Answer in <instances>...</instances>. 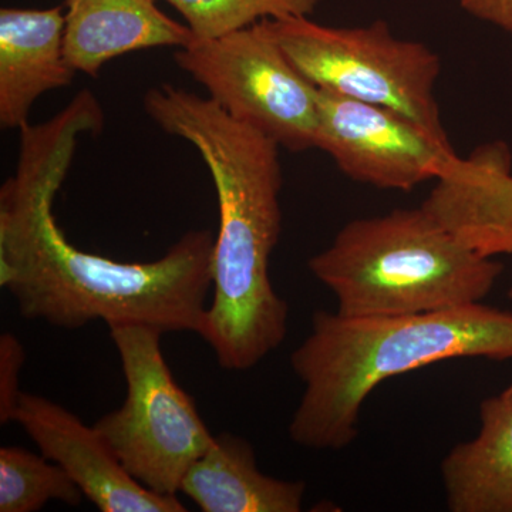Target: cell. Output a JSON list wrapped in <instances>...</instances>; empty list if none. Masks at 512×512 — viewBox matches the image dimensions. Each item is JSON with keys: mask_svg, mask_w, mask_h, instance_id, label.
I'll use <instances>...</instances> for the list:
<instances>
[{"mask_svg": "<svg viewBox=\"0 0 512 512\" xmlns=\"http://www.w3.org/2000/svg\"><path fill=\"white\" fill-rule=\"evenodd\" d=\"M103 126L100 101L82 90L52 119L19 131L18 164L0 188V286L23 318L56 328L100 319L201 336L214 234L188 231L156 261L120 262L77 248L57 225L53 204L80 137Z\"/></svg>", "mask_w": 512, "mask_h": 512, "instance_id": "6da1fadb", "label": "cell"}, {"mask_svg": "<svg viewBox=\"0 0 512 512\" xmlns=\"http://www.w3.org/2000/svg\"><path fill=\"white\" fill-rule=\"evenodd\" d=\"M143 106L164 133L195 148L214 181L220 228L201 338L222 369L245 372L278 349L288 332V303L269 275L282 232L281 147L210 97L173 84L148 90Z\"/></svg>", "mask_w": 512, "mask_h": 512, "instance_id": "7a4b0ae2", "label": "cell"}, {"mask_svg": "<svg viewBox=\"0 0 512 512\" xmlns=\"http://www.w3.org/2000/svg\"><path fill=\"white\" fill-rule=\"evenodd\" d=\"M467 357L512 359V313L481 303L372 318L315 312L308 338L291 356L305 389L289 437L309 450H342L356 439L363 403L384 380Z\"/></svg>", "mask_w": 512, "mask_h": 512, "instance_id": "3957f363", "label": "cell"}, {"mask_svg": "<svg viewBox=\"0 0 512 512\" xmlns=\"http://www.w3.org/2000/svg\"><path fill=\"white\" fill-rule=\"evenodd\" d=\"M308 266L349 318L473 305L503 274L500 262L464 244L423 204L348 222Z\"/></svg>", "mask_w": 512, "mask_h": 512, "instance_id": "277c9868", "label": "cell"}, {"mask_svg": "<svg viewBox=\"0 0 512 512\" xmlns=\"http://www.w3.org/2000/svg\"><path fill=\"white\" fill-rule=\"evenodd\" d=\"M264 23L313 86L392 110L450 144L434 92L440 57L429 46L399 39L383 20L356 28L320 25L309 16Z\"/></svg>", "mask_w": 512, "mask_h": 512, "instance_id": "5b68a950", "label": "cell"}, {"mask_svg": "<svg viewBox=\"0 0 512 512\" xmlns=\"http://www.w3.org/2000/svg\"><path fill=\"white\" fill-rule=\"evenodd\" d=\"M109 330L127 396L94 429L138 483L158 494L177 495L185 474L215 436L171 375L161 352L163 330L143 323H113Z\"/></svg>", "mask_w": 512, "mask_h": 512, "instance_id": "8992f818", "label": "cell"}, {"mask_svg": "<svg viewBox=\"0 0 512 512\" xmlns=\"http://www.w3.org/2000/svg\"><path fill=\"white\" fill-rule=\"evenodd\" d=\"M174 62L232 119L291 153L316 148L318 89L298 72L264 20L215 39H192Z\"/></svg>", "mask_w": 512, "mask_h": 512, "instance_id": "52a82bcc", "label": "cell"}, {"mask_svg": "<svg viewBox=\"0 0 512 512\" xmlns=\"http://www.w3.org/2000/svg\"><path fill=\"white\" fill-rule=\"evenodd\" d=\"M316 97V148L357 183L410 191L439 180L458 157L451 144L392 110L322 89Z\"/></svg>", "mask_w": 512, "mask_h": 512, "instance_id": "ba28073f", "label": "cell"}, {"mask_svg": "<svg viewBox=\"0 0 512 512\" xmlns=\"http://www.w3.org/2000/svg\"><path fill=\"white\" fill-rule=\"evenodd\" d=\"M13 423L22 426L40 453L59 464L101 512L187 511L177 495L158 494L138 483L99 431L60 404L22 393Z\"/></svg>", "mask_w": 512, "mask_h": 512, "instance_id": "9c48e42d", "label": "cell"}, {"mask_svg": "<svg viewBox=\"0 0 512 512\" xmlns=\"http://www.w3.org/2000/svg\"><path fill=\"white\" fill-rule=\"evenodd\" d=\"M62 6L0 10V126L22 130L43 94L72 84Z\"/></svg>", "mask_w": 512, "mask_h": 512, "instance_id": "30bf717a", "label": "cell"}, {"mask_svg": "<svg viewBox=\"0 0 512 512\" xmlns=\"http://www.w3.org/2000/svg\"><path fill=\"white\" fill-rule=\"evenodd\" d=\"M64 49L77 73L96 77L104 64L140 50L183 47L194 35L157 0H66Z\"/></svg>", "mask_w": 512, "mask_h": 512, "instance_id": "8fae6325", "label": "cell"}, {"mask_svg": "<svg viewBox=\"0 0 512 512\" xmlns=\"http://www.w3.org/2000/svg\"><path fill=\"white\" fill-rule=\"evenodd\" d=\"M180 493L204 512H299L306 484L266 476L248 440L222 433L192 464Z\"/></svg>", "mask_w": 512, "mask_h": 512, "instance_id": "7c38bea8", "label": "cell"}, {"mask_svg": "<svg viewBox=\"0 0 512 512\" xmlns=\"http://www.w3.org/2000/svg\"><path fill=\"white\" fill-rule=\"evenodd\" d=\"M480 433L441 463L448 510L512 512V386L480 406Z\"/></svg>", "mask_w": 512, "mask_h": 512, "instance_id": "4fadbf2b", "label": "cell"}, {"mask_svg": "<svg viewBox=\"0 0 512 512\" xmlns=\"http://www.w3.org/2000/svg\"><path fill=\"white\" fill-rule=\"evenodd\" d=\"M83 497L69 474L43 454L0 448V512H35L49 501L79 507Z\"/></svg>", "mask_w": 512, "mask_h": 512, "instance_id": "5bb4252c", "label": "cell"}, {"mask_svg": "<svg viewBox=\"0 0 512 512\" xmlns=\"http://www.w3.org/2000/svg\"><path fill=\"white\" fill-rule=\"evenodd\" d=\"M190 28L194 39H215L265 19L311 16L322 0H165Z\"/></svg>", "mask_w": 512, "mask_h": 512, "instance_id": "9a60e30c", "label": "cell"}, {"mask_svg": "<svg viewBox=\"0 0 512 512\" xmlns=\"http://www.w3.org/2000/svg\"><path fill=\"white\" fill-rule=\"evenodd\" d=\"M26 360L25 348L12 333L0 336V423H13L22 390L20 372Z\"/></svg>", "mask_w": 512, "mask_h": 512, "instance_id": "2e32d148", "label": "cell"}, {"mask_svg": "<svg viewBox=\"0 0 512 512\" xmlns=\"http://www.w3.org/2000/svg\"><path fill=\"white\" fill-rule=\"evenodd\" d=\"M474 18L512 35V0H458Z\"/></svg>", "mask_w": 512, "mask_h": 512, "instance_id": "e0dca14e", "label": "cell"}, {"mask_svg": "<svg viewBox=\"0 0 512 512\" xmlns=\"http://www.w3.org/2000/svg\"><path fill=\"white\" fill-rule=\"evenodd\" d=\"M508 296L512 299V288L510 289V292H508Z\"/></svg>", "mask_w": 512, "mask_h": 512, "instance_id": "ac0fdd59", "label": "cell"}]
</instances>
